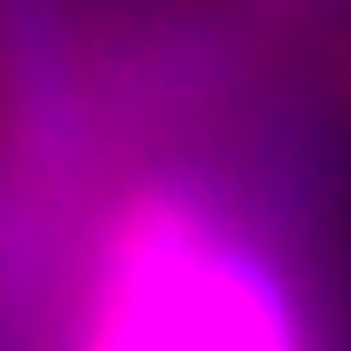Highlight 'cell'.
<instances>
[{
    "mask_svg": "<svg viewBox=\"0 0 351 351\" xmlns=\"http://www.w3.org/2000/svg\"><path fill=\"white\" fill-rule=\"evenodd\" d=\"M78 351H313L289 281L211 211L149 195L94 265Z\"/></svg>",
    "mask_w": 351,
    "mask_h": 351,
    "instance_id": "1",
    "label": "cell"
},
{
    "mask_svg": "<svg viewBox=\"0 0 351 351\" xmlns=\"http://www.w3.org/2000/svg\"><path fill=\"white\" fill-rule=\"evenodd\" d=\"M0 110L16 156L63 172L86 149V71L63 0H0Z\"/></svg>",
    "mask_w": 351,
    "mask_h": 351,
    "instance_id": "2",
    "label": "cell"
}]
</instances>
